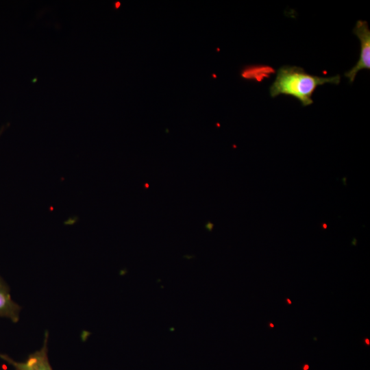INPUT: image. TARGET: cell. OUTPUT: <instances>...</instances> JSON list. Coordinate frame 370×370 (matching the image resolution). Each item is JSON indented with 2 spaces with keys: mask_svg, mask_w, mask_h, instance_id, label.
Segmentation results:
<instances>
[{
  "mask_svg": "<svg viewBox=\"0 0 370 370\" xmlns=\"http://www.w3.org/2000/svg\"><path fill=\"white\" fill-rule=\"evenodd\" d=\"M364 341H365V344L367 346H369L370 342H369V339L368 338H365Z\"/></svg>",
  "mask_w": 370,
  "mask_h": 370,
  "instance_id": "5",
  "label": "cell"
},
{
  "mask_svg": "<svg viewBox=\"0 0 370 370\" xmlns=\"http://www.w3.org/2000/svg\"><path fill=\"white\" fill-rule=\"evenodd\" d=\"M269 325L271 328L274 327V324L272 322H269Z\"/></svg>",
  "mask_w": 370,
  "mask_h": 370,
  "instance_id": "7",
  "label": "cell"
},
{
  "mask_svg": "<svg viewBox=\"0 0 370 370\" xmlns=\"http://www.w3.org/2000/svg\"><path fill=\"white\" fill-rule=\"evenodd\" d=\"M341 76L322 77L306 73L302 68L284 66L280 68L274 82L270 87V95L275 97L279 95L292 96L299 100L303 106L313 103L312 95L315 89L324 84H338Z\"/></svg>",
  "mask_w": 370,
  "mask_h": 370,
  "instance_id": "1",
  "label": "cell"
},
{
  "mask_svg": "<svg viewBox=\"0 0 370 370\" xmlns=\"http://www.w3.org/2000/svg\"><path fill=\"white\" fill-rule=\"evenodd\" d=\"M48 336V332H46L42 348L29 354L23 362L15 361L3 354H0V358L12 365L15 370H53L47 355Z\"/></svg>",
  "mask_w": 370,
  "mask_h": 370,
  "instance_id": "3",
  "label": "cell"
},
{
  "mask_svg": "<svg viewBox=\"0 0 370 370\" xmlns=\"http://www.w3.org/2000/svg\"><path fill=\"white\" fill-rule=\"evenodd\" d=\"M354 33L360 42V55L357 64L345 73L352 83L355 79L357 73L362 69H370V30L365 21L358 20L354 29Z\"/></svg>",
  "mask_w": 370,
  "mask_h": 370,
  "instance_id": "2",
  "label": "cell"
},
{
  "mask_svg": "<svg viewBox=\"0 0 370 370\" xmlns=\"http://www.w3.org/2000/svg\"><path fill=\"white\" fill-rule=\"evenodd\" d=\"M308 369V365H305L304 367V370H306Z\"/></svg>",
  "mask_w": 370,
  "mask_h": 370,
  "instance_id": "8",
  "label": "cell"
},
{
  "mask_svg": "<svg viewBox=\"0 0 370 370\" xmlns=\"http://www.w3.org/2000/svg\"><path fill=\"white\" fill-rule=\"evenodd\" d=\"M20 312V306L12 300L8 286L0 277V317L8 318L12 322L17 323Z\"/></svg>",
  "mask_w": 370,
  "mask_h": 370,
  "instance_id": "4",
  "label": "cell"
},
{
  "mask_svg": "<svg viewBox=\"0 0 370 370\" xmlns=\"http://www.w3.org/2000/svg\"><path fill=\"white\" fill-rule=\"evenodd\" d=\"M286 303H287V304H290V305L292 304V301H291V300L290 299L286 298Z\"/></svg>",
  "mask_w": 370,
  "mask_h": 370,
  "instance_id": "6",
  "label": "cell"
}]
</instances>
